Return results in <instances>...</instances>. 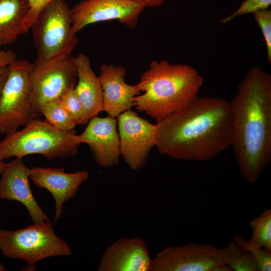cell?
I'll return each mask as SVG.
<instances>
[{"label": "cell", "instance_id": "1", "mask_svg": "<svg viewBox=\"0 0 271 271\" xmlns=\"http://www.w3.org/2000/svg\"><path fill=\"white\" fill-rule=\"evenodd\" d=\"M159 153L191 161L210 160L231 145L229 101L217 97H197L182 109L157 122Z\"/></svg>", "mask_w": 271, "mask_h": 271}, {"label": "cell", "instance_id": "2", "mask_svg": "<svg viewBox=\"0 0 271 271\" xmlns=\"http://www.w3.org/2000/svg\"><path fill=\"white\" fill-rule=\"evenodd\" d=\"M232 117L230 147L239 173L255 183L271 161V76L250 68L229 101Z\"/></svg>", "mask_w": 271, "mask_h": 271}, {"label": "cell", "instance_id": "3", "mask_svg": "<svg viewBox=\"0 0 271 271\" xmlns=\"http://www.w3.org/2000/svg\"><path fill=\"white\" fill-rule=\"evenodd\" d=\"M203 83V77L190 65L154 60L140 77L137 85L143 93L134 97L133 106L158 122L198 97Z\"/></svg>", "mask_w": 271, "mask_h": 271}, {"label": "cell", "instance_id": "4", "mask_svg": "<svg viewBox=\"0 0 271 271\" xmlns=\"http://www.w3.org/2000/svg\"><path fill=\"white\" fill-rule=\"evenodd\" d=\"M24 126L7 134L0 141L1 159L39 154L51 160L74 156L78 153L80 144L72 130L60 129L38 117Z\"/></svg>", "mask_w": 271, "mask_h": 271}, {"label": "cell", "instance_id": "5", "mask_svg": "<svg viewBox=\"0 0 271 271\" xmlns=\"http://www.w3.org/2000/svg\"><path fill=\"white\" fill-rule=\"evenodd\" d=\"M0 251L5 257L25 261L30 268L46 258L72 254L70 246L55 233L50 220L14 231L0 229Z\"/></svg>", "mask_w": 271, "mask_h": 271}, {"label": "cell", "instance_id": "6", "mask_svg": "<svg viewBox=\"0 0 271 271\" xmlns=\"http://www.w3.org/2000/svg\"><path fill=\"white\" fill-rule=\"evenodd\" d=\"M32 29L38 57L71 54L78 44L72 31L71 9L64 0H52L39 13Z\"/></svg>", "mask_w": 271, "mask_h": 271}, {"label": "cell", "instance_id": "7", "mask_svg": "<svg viewBox=\"0 0 271 271\" xmlns=\"http://www.w3.org/2000/svg\"><path fill=\"white\" fill-rule=\"evenodd\" d=\"M31 63L17 59L9 73L0 98V133L8 134L38 117L31 98Z\"/></svg>", "mask_w": 271, "mask_h": 271}, {"label": "cell", "instance_id": "8", "mask_svg": "<svg viewBox=\"0 0 271 271\" xmlns=\"http://www.w3.org/2000/svg\"><path fill=\"white\" fill-rule=\"evenodd\" d=\"M30 82L33 106L40 115L41 106L59 99L74 88L77 71L71 54L54 58L38 57L31 63Z\"/></svg>", "mask_w": 271, "mask_h": 271}, {"label": "cell", "instance_id": "9", "mask_svg": "<svg viewBox=\"0 0 271 271\" xmlns=\"http://www.w3.org/2000/svg\"><path fill=\"white\" fill-rule=\"evenodd\" d=\"M228 255L227 246L219 248L209 243L166 247L153 259L152 271H213L227 263Z\"/></svg>", "mask_w": 271, "mask_h": 271}, {"label": "cell", "instance_id": "10", "mask_svg": "<svg viewBox=\"0 0 271 271\" xmlns=\"http://www.w3.org/2000/svg\"><path fill=\"white\" fill-rule=\"evenodd\" d=\"M120 156L133 171L143 168L157 141V125L130 110L117 117Z\"/></svg>", "mask_w": 271, "mask_h": 271}, {"label": "cell", "instance_id": "11", "mask_svg": "<svg viewBox=\"0 0 271 271\" xmlns=\"http://www.w3.org/2000/svg\"><path fill=\"white\" fill-rule=\"evenodd\" d=\"M145 8L137 0H82L71 8L72 31L76 35L89 25L111 20L133 29Z\"/></svg>", "mask_w": 271, "mask_h": 271}, {"label": "cell", "instance_id": "12", "mask_svg": "<svg viewBox=\"0 0 271 271\" xmlns=\"http://www.w3.org/2000/svg\"><path fill=\"white\" fill-rule=\"evenodd\" d=\"M117 119L96 116L89 120L84 130L76 135L77 142L89 147L94 161L109 168L117 165L120 156Z\"/></svg>", "mask_w": 271, "mask_h": 271}, {"label": "cell", "instance_id": "13", "mask_svg": "<svg viewBox=\"0 0 271 271\" xmlns=\"http://www.w3.org/2000/svg\"><path fill=\"white\" fill-rule=\"evenodd\" d=\"M30 170L21 158H15L7 163L0 173V199L20 202L27 209L34 223L42 224L50 219L32 193L29 182Z\"/></svg>", "mask_w": 271, "mask_h": 271}, {"label": "cell", "instance_id": "14", "mask_svg": "<svg viewBox=\"0 0 271 271\" xmlns=\"http://www.w3.org/2000/svg\"><path fill=\"white\" fill-rule=\"evenodd\" d=\"M89 177L86 170L68 173L62 168L34 167L30 174L34 185L47 190L53 196L56 205L54 223L63 214L64 203L75 195L80 185Z\"/></svg>", "mask_w": 271, "mask_h": 271}, {"label": "cell", "instance_id": "15", "mask_svg": "<svg viewBox=\"0 0 271 271\" xmlns=\"http://www.w3.org/2000/svg\"><path fill=\"white\" fill-rule=\"evenodd\" d=\"M153 259L140 237H122L103 252L99 271H152Z\"/></svg>", "mask_w": 271, "mask_h": 271}, {"label": "cell", "instance_id": "16", "mask_svg": "<svg viewBox=\"0 0 271 271\" xmlns=\"http://www.w3.org/2000/svg\"><path fill=\"white\" fill-rule=\"evenodd\" d=\"M126 68L120 65L102 64L99 78L102 92V111L117 118L121 113L130 110L133 99L141 92L137 84H127L125 80Z\"/></svg>", "mask_w": 271, "mask_h": 271}, {"label": "cell", "instance_id": "17", "mask_svg": "<svg viewBox=\"0 0 271 271\" xmlns=\"http://www.w3.org/2000/svg\"><path fill=\"white\" fill-rule=\"evenodd\" d=\"M77 71L75 91L82 103L88 122L102 111L103 100L101 84L93 72L89 57L84 53L74 57Z\"/></svg>", "mask_w": 271, "mask_h": 271}, {"label": "cell", "instance_id": "18", "mask_svg": "<svg viewBox=\"0 0 271 271\" xmlns=\"http://www.w3.org/2000/svg\"><path fill=\"white\" fill-rule=\"evenodd\" d=\"M28 0H0V46L14 43L24 34L23 25L29 13Z\"/></svg>", "mask_w": 271, "mask_h": 271}, {"label": "cell", "instance_id": "19", "mask_svg": "<svg viewBox=\"0 0 271 271\" xmlns=\"http://www.w3.org/2000/svg\"><path fill=\"white\" fill-rule=\"evenodd\" d=\"M248 225L252 230L249 242L271 252V209H264Z\"/></svg>", "mask_w": 271, "mask_h": 271}, {"label": "cell", "instance_id": "20", "mask_svg": "<svg viewBox=\"0 0 271 271\" xmlns=\"http://www.w3.org/2000/svg\"><path fill=\"white\" fill-rule=\"evenodd\" d=\"M39 112L46 121L60 129L71 131L77 125L59 99L43 104Z\"/></svg>", "mask_w": 271, "mask_h": 271}, {"label": "cell", "instance_id": "21", "mask_svg": "<svg viewBox=\"0 0 271 271\" xmlns=\"http://www.w3.org/2000/svg\"><path fill=\"white\" fill-rule=\"evenodd\" d=\"M229 251L227 263L234 271H259L254 257L238 246L233 240L227 246Z\"/></svg>", "mask_w": 271, "mask_h": 271}, {"label": "cell", "instance_id": "22", "mask_svg": "<svg viewBox=\"0 0 271 271\" xmlns=\"http://www.w3.org/2000/svg\"><path fill=\"white\" fill-rule=\"evenodd\" d=\"M233 241L240 247L249 252L255 258L259 271L271 270V252L257 247L240 234L235 235Z\"/></svg>", "mask_w": 271, "mask_h": 271}, {"label": "cell", "instance_id": "23", "mask_svg": "<svg viewBox=\"0 0 271 271\" xmlns=\"http://www.w3.org/2000/svg\"><path fill=\"white\" fill-rule=\"evenodd\" d=\"M59 99L77 125L87 123L84 107L74 88L67 90Z\"/></svg>", "mask_w": 271, "mask_h": 271}, {"label": "cell", "instance_id": "24", "mask_svg": "<svg viewBox=\"0 0 271 271\" xmlns=\"http://www.w3.org/2000/svg\"><path fill=\"white\" fill-rule=\"evenodd\" d=\"M254 19L261 31L266 49L267 59L271 63V10H259L253 14Z\"/></svg>", "mask_w": 271, "mask_h": 271}, {"label": "cell", "instance_id": "25", "mask_svg": "<svg viewBox=\"0 0 271 271\" xmlns=\"http://www.w3.org/2000/svg\"><path fill=\"white\" fill-rule=\"evenodd\" d=\"M270 5L271 0H245L233 13L222 19L220 22V24L224 25L238 16L267 9Z\"/></svg>", "mask_w": 271, "mask_h": 271}, {"label": "cell", "instance_id": "26", "mask_svg": "<svg viewBox=\"0 0 271 271\" xmlns=\"http://www.w3.org/2000/svg\"><path fill=\"white\" fill-rule=\"evenodd\" d=\"M30 5L29 13L24 22L23 30L24 33L31 29L39 13L43 9V0H28Z\"/></svg>", "mask_w": 271, "mask_h": 271}, {"label": "cell", "instance_id": "27", "mask_svg": "<svg viewBox=\"0 0 271 271\" xmlns=\"http://www.w3.org/2000/svg\"><path fill=\"white\" fill-rule=\"evenodd\" d=\"M16 60V55L13 50H3L0 46V67L8 66Z\"/></svg>", "mask_w": 271, "mask_h": 271}, {"label": "cell", "instance_id": "28", "mask_svg": "<svg viewBox=\"0 0 271 271\" xmlns=\"http://www.w3.org/2000/svg\"><path fill=\"white\" fill-rule=\"evenodd\" d=\"M9 66L0 67V98L5 84L9 75Z\"/></svg>", "mask_w": 271, "mask_h": 271}, {"label": "cell", "instance_id": "29", "mask_svg": "<svg viewBox=\"0 0 271 271\" xmlns=\"http://www.w3.org/2000/svg\"><path fill=\"white\" fill-rule=\"evenodd\" d=\"M142 3L146 8H155L161 6L166 0H137Z\"/></svg>", "mask_w": 271, "mask_h": 271}, {"label": "cell", "instance_id": "30", "mask_svg": "<svg viewBox=\"0 0 271 271\" xmlns=\"http://www.w3.org/2000/svg\"><path fill=\"white\" fill-rule=\"evenodd\" d=\"M213 271H233V270L227 263H224L217 266Z\"/></svg>", "mask_w": 271, "mask_h": 271}, {"label": "cell", "instance_id": "31", "mask_svg": "<svg viewBox=\"0 0 271 271\" xmlns=\"http://www.w3.org/2000/svg\"><path fill=\"white\" fill-rule=\"evenodd\" d=\"M7 165V163H5L3 160L0 158V173L3 171Z\"/></svg>", "mask_w": 271, "mask_h": 271}, {"label": "cell", "instance_id": "32", "mask_svg": "<svg viewBox=\"0 0 271 271\" xmlns=\"http://www.w3.org/2000/svg\"><path fill=\"white\" fill-rule=\"evenodd\" d=\"M52 0H43V8Z\"/></svg>", "mask_w": 271, "mask_h": 271}, {"label": "cell", "instance_id": "33", "mask_svg": "<svg viewBox=\"0 0 271 271\" xmlns=\"http://www.w3.org/2000/svg\"><path fill=\"white\" fill-rule=\"evenodd\" d=\"M6 268L4 265L0 263V271L5 270Z\"/></svg>", "mask_w": 271, "mask_h": 271}]
</instances>
